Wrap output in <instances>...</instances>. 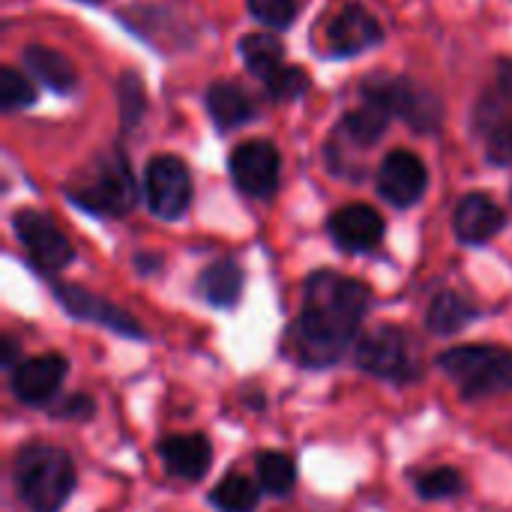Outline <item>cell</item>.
Returning <instances> with one entry per match:
<instances>
[{
	"label": "cell",
	"mask_w": 512,
	"mask_h": 512,
	"mask_svg": "<svg viewBox=\"0 0 512 512\" xmlns=\"http://www.w3.org/2000/svg\"><path fill=\"white\" fill-rule=\"evenodd\" d=\"M369 306V288L333 270L306 282V300L294 327V351L306 366L336 363L360 333Z\"/></svg>",
	"instance_id": "cell-1"
},
{
	"label": "cell",
	"mask_w": 512,
	"mask_h": 512,
	"mask_svg": "<svg viewBox=\"0 0 512 512\" xmlns=\"http://www.w3.org/2000/svg\"><path fill=\"white\" fill-rule=\"evenodd\" d=\"M15 489L30 512H57L75 489V465L57 447L30 444L15 462Z\"/></svg>",
	"instance_id": "cell-2"
},
{
	"label": "cell",
	"mask_w": 512,
	"mask_h": 512,
	"mask_svg": "<svg viewBox=\"0 0 512 512\" xmlns=\"http://www.w3.org/2000/svg\"><path fill=\"white\" fill-rule=\"evenodd\" d=\"M360 96H363V102H372V105L384 108L390 117L405 120L420 135L441 132V126H444V102H441V96L435 90H429L426 84L408 78V75L375 72V75L363 78Z\"/></svg>",
	"instance_id": "cell-3"
},
{
	"label": "cell",
	"mask_w": 512,
	"mask_h": 512,
	"mask_svg": "<svg viewBox=\"0 0 512 512\" xmlns=\"http://www.w3.org/2000/svg\"><path fill=\"white\" fill-rule=\"evenodd\" d=\"M135 177L123 150L99 153L90 171L69 186V198L87 213L99 216H126L135 204Z\"/></svg>",
	"instance_id": "cell-4"
},
{
	"label": "cell",
	"mask_w": 512,
	"mask_h": 512,
	"mask_svg": "<svg viewBox=\"0 0 512 512\" xmlns=\"http://www.w3.org/2000/svg\"><path fill=\"white\" fill-rule=\"evenodd\" d=\"M438 366L465 396H492L512 390V351L498 345H462L441 354Z\"/></svg>",
	"instance_id": "cell-5"
},
{
	"label": "cell",
	"mask_w": 512,
	"mask_h": 512,
	"mask_svg": "<svg viewBox=\"0 0 512 512\" xmlns=\"http://www.w3.org/2000/svg\"><path fill=\"white\" fill-rule=\"evenodd\" d=\"M144 201L159 219H180L192 204V174L180 156H153L144 171Z\"/></svg>",
	"instance_id": "cell-6"
},
{
	"label": "cell",
	"mask_w": 512,
	"mask_h": 512,
	"mask_svg": "<svg viewBox=\"0 0 512 512\" xmlns=\"http://www.w3.org/2000/svg\"><path fill=\"white\" fill-rule=\"evenodd\" d=\"M228 171H231L234 186L243 195L270 198L276 192V186H279L282 156H279L276 144H270L264 138H252V141H243L240 147L231 150Z\"/></svg>",
	"instance_id": "cell-7"
},
{
	"label": "cell",
	"mask_w": 512,
	"mask_h": 512,
	"mask_svg": "<svg viewBox=\"0 0 512 512\" xmlns=\"http://www.w3.org/2000/svg\"><path fill=\"white\" fill-rule=\"evenodd\" d=\"M12 228L21 240V246L27 249L30 261L39 267V270H63L72 258H75V249L72 243L66 240V234L39 210H18L12 216Z\"/></svg>",
	"instance_id": "cell-8"
},
{
	"label": "cell",
	"mask_w": 512,
	"mask_h": 512,
	"mask_svg": "<svg viewBox=\"0 0 512 512\" xmlns=\"http://www.w3.org/2000/svg\"><path fill=\"white\" fill-rule=\"evenodd\" d=\"M357 363L369 375L387 381H408L414 375L411 342L399 327H378L363 336L357 345Z\"/></svg>",
	"instance_id": "cell-9"
},
{
	"label": "cell",
	"mask_w": 512,
	"mask_h": 512,
	"mask_svg": "<svg viewBox=\"0 0 512 512\" xmlns=\"http://www.w3.org/2000/svg\"><path fill=\"white\" fill-rule=\"evenodd\" d=\"M429 186V171L423 159L411 150H393L378 168V192L393 207H414Z\"/></svg>",
	"instance_id": "cell-10"
},
{
	"label": "cell",
	"mask_w": 512,
	"mask_h": 512,
	"mask_svg": "<svg viewBox=\"0 0 512 512\" xmlns=\"http://www.w3.org/2000/svg\"><path fill=\"white\" fill-rule=\"evenodd\" d=\"M384 39V27L363 3H345L327 24V42L333 57H357Z\"/></svg>",
	"instance_id": "cell-11"
},
{
	"label": "cell",
	"mask_w": 512,
	"mask_h": 512,
	"mask_svg": "<svg viewBox=\"0 0 512 512\" xmlns=\"http://www.w3.org/2000/svg\"><path fill=\"white\" fill-rule=\"evenodd\" d=\"M54 294H57L60 306H63L69 315H75L78 321L102 324V327H108V330H114V333H120V336H132V339H141V336H144V330H141L123 309L111 306L108 300H102V297H96V294L78 288V285H57Z\"/></svg>",
	"instance_id": "cell-12"
},
{
	"label": "cell",
	"mask_w": 512,
	"mask_h": 512,
	"mask_svg": "<svg viewBox=\"0 0 512 512\" xmlns=\"http://www.w3.org/2000/svg\"><path fill=\"white\" fill-rule=\"evenodd\" d=\"M504 225H507L504 207L483 192L465 195L453 210V231L462 243H471V246L489 243L498 231H504Z\"/></svg>",
	"instance_id": "cell-13"
},
{
	"label": "cell",
	"mask_w": 512,
	"mask_h": 512,
	"mask_svg": "<svg viewBox=\"0 0 512 512\" xmlns=\"http://www.w3.org/2000/svg\"><path fill=\"white\" fill-rule=\"evenodd\" d=\"M330 237L345 252H369L384 237V219L369 204H348L330 216Z\"/></svg>",
	"instance_id": "cell-14"
},
{
	"label": "cell",
	"mask_w": 512,
	"mask_h": 512,
	"mask_svg": "<svg viewBox=\"0 0 512 512\" xmlns=\"http://www.w3.org/2000/svg\"><path fill=\"white\" fill-rule=\"evenodd\" d=\"M66 378V360L60 354H42L24 360L12 372V393L27 405H45Z\"/></svg>",
	"instance_id": "cell-15"
},
{
	"label": "cell",
	"mask_w": 512,
	"mask_h": 512,
	"mask_svg": "<svg viewBox=\"0 0 512 512\" xmlns=\"http://www.w3.org/2000/svg\"><path fill=\"white\" fill-rule=\"evenodd\" d=\"M159 456L168 474L180 480H201L210 468V444L204 435H171L159 444Z\"/></svg>",
	"instance_id": "cell-16"
},
{
	"label": "cell",
	"mask_w": 512,
	"mask_h": 512,
	"mask_svg": "<svg viewBox=\"0 0 512 512\" xmlns=\"http://www.w3.org/2000/svg\"><path fill=\"white\" fill-rule=\"evenodd\" d=\"M21 63L57 96H69L78 87V69L72 66V60L48 45H27L21 51Z\"/></svg>",
	"instance_id": "cell-17"
},
{
	"label": "cell",
	"mask_w": 512,
	"mask_h": 512,
	"mask_svg": "<svg viewBox=\"0 0 512 512\" xmlns=\"http://www.w3.org/2000/svg\"><path fill=\"white\" fill-rule=\"evenodd\" d=\"M207 111L216 129L231 132L255 120V102L237 81H216L207 87Z\"/></svg>",
	"instance_id": "cell-18"
},
{
	"label": "cell",
	"mask_w": 512,
	"mask_h": 512,
	"mask_svg": "<svg viewBox=\"0 0 512 512\" xmlns=\"http://www.w3.org/2000/svg\"><path fill=\"white\" fill-rule=\"evenodd\" d=\"M237 48H240V57H243V66L255 75V78H261V81H267V78H273L282 66H285V57H282V42L273 36V33H246L240 42H237Z\"/></svg>",
	"instance_id": "cell-19"
},
{
	"label": "cell",
	"mask_w": 512,
	"mask_h": 512,
	"mask_svg": "<svg viewBox=\"0 0 512 512\" xmlns=\"http://www.w3.org/2000/svg\"><path fill=\"white\" fill-rule=\"evenodd\" d=\"M243 291V270L234 261H216L198 276V294L210 306H234Z\"/></svg>",
	"instance_id": "cell-20"
},
{
	"label": "cell",
	"mask_w": 512,
	"mask_h": 512,
	"mask_svg": "<svg viewBox=\"0 0 512 512\" xmlns=\"http://www.w3.org/2000/svg\"><path fill=\"white\" fill-rule=\"evenodd\" d=\"M387 126H390V114L384 108L372 105V102H363L360 108H354V111H348L342 117L339 135L348 138L357 147H372V144L381 141Z\"/></svg>",
	"instance_id": "cell-21"
},
{
	"label": "cell",
	"mask_w": 512,
	"mask_h": 512,
	"mask_svg": "<svg viewBox=\"0 0 512 512\" xmlns=\"http://www.w3.org/2000/svg\"><path fill=\"white\" fill-rule=\"evenodd\" d=\"M474 315H477V309L465 297H459V294H441L429 306L426 324L438 336H453V333L465 330L474 321Z\"/></svg>",
	"instance_id": "cell-22"
},
{
	"label": "cell",
	"mask_w": 512,
	"mask_h": 512,
	"mask_svg": "<svg viewBox=\"0 0 512 512\" xmlns=\"http://www.w3.org/2000/svg\"><path fill=\"white\" fill-rule=\"evenodd\" d=\"M213 504L222 512H252L258 507V486L240 474H228L216 492H213Z\"/></svg>",
	"instance_id": "cell-23"
},
{
	"label": "cell",
	"mask_w": 512,
	"mask_h": 512,
	"mask_svg": "<svg viewBox=\"0 0 512 512\" xmlns=\"http://www.w3.org/2000/svg\"><path fill=\"white\" fill-rule=\"evenodd\" d=\"M258 480H261L264 492L288 495L294 480H297L291 456H285V453H261L258 456Z\"/></svg>",
	"instance_id": "cell-24"
},
{
	"label": "cell",
	"mask_w": 512,
	"mask_h": 512,
	"mask_svg": "<svg viewBox=\"0 0 512 512\" xmlns=\"http://www.w3.org/2000/svg\"><path fill=\"white\" fill-rule=\"evenodd\" d=\"M33 102H36V87L27 81V75L12 66H3L0 69V108L6 114H12Z\"/></svg>",
	"instance_id": "cell-25"
},
{
	"label": "cell",
	"mask_w": 512,
	"mask_h": 512,
	"mask_svg": "<svg viewBox=\"0 0 512 512\" xmlns=\"http://www.w3.org/2000/svg\"><path fill=\"white\" fill-rule=\"evenodd\" d=\"M309 75L303 72V66H294V63H285L273 78L264 81L267 93L273 102H291V99H300L306 90H309Z\"/></svg>",
	"instance_id": "cell-26"
},
{
	"label": "cell",
	"mask_w": 512,
	"mask_h": 512,
	"mask_svg": "<svg viewBox=\"0 0 512 512\" xmlns=\"http://www.w3.org/2000/svg\"><path fill=\"white\" fill-rule=\"evenodd\" d=\"M117 102H120V117H123V126H135L138 117L144 114L147 108V99H144V87H141V78L135 72H126L120 75L117 81Z\"/></svg>",
	"instance_id": "cell-27"
},
{
	"label": "cell",
	"mask_w": 512,
	"mask_h": 512,
	"mask_svg": "<svg viewBox=\"0 0 512 512\" xmlns=\"http://www.w3.org/2000/svg\"><path fill=\"white\" fill-rule=\"evenodd\" d=\"M249 12L264 24L276 30H288L300 12V0H246Z\"/></svg>",
	"instance_id": "cell-28"
},
{
	"label": "cell",
	"mask_w": 512,
	"mask_h": 512,
	"mask_svg": "<svg viewBox=\"0 0 512 512\" xmlns=\"http://www.w3.org/2000/svg\"><path fill=\"white\" fill-rule=\"evenodd\" d=\"M459 492H462V477L450 468H438L420 480V495L429 501H444V498H453Z\"/></svg>",
	"instance_id": "cell-29"
},
{
	"label": "cell",
	"mask_w": 512,
	"mask_h": 512,
	"mask_svg": "<svg viewBox=\"0 0 512 512\" xmlns=\"http://www.w3.org/2000/svg\"><path fill=\"white\" fill-rule=\"evenodd\" d=\"M90 414H93V402L87 396H72L57 411V417H63V420H87Z\"/></svg>",
	"instance_id": "cell-30"
},
{
	"label": "cell",
	"mask_w": 512,
	"mask_h": 512,
	"mask_svg": "<svg viewBox=\"0 0 512 512\" xmlns=\"http://www.w3.org/2000/svg\"><path fill=\"white\" fill-rule=\"evenodd\" d=\"M495 93H498L507 105H512V60H501V63H498Z\"/></svg>",
	"instance_id": "cell-31"
},
{
	"label": "cell",
	"mask_w": 512,
	"mask_h": 512,
	"mask_svg": "<svg viewBox=\"0 0 512 512\" xmlns=\"http://www.w3.org/2000/svg\"><path fill=\"white\" fill-rule=\"evenodd\" d=\"M0 348H3V366L9 369V366L15 363V342H12V339H3Z\"/></svg>",
	"instance_id": "cell-32"
},
{
	"label": "cell",
	"mask_w": 512,
	"mask_h": 512,
	"mask_svg": "<svg viewBox=\"0 0 512 512\" xmlns=\"http://www.w3.org/2000/svg\"><path fill=\"white\" fill-rule=\"evenodd\" d=\"M87 3H102V0H87Z\"/></svg>",
	"instance_id": "cell-33"
}]
</instances>
